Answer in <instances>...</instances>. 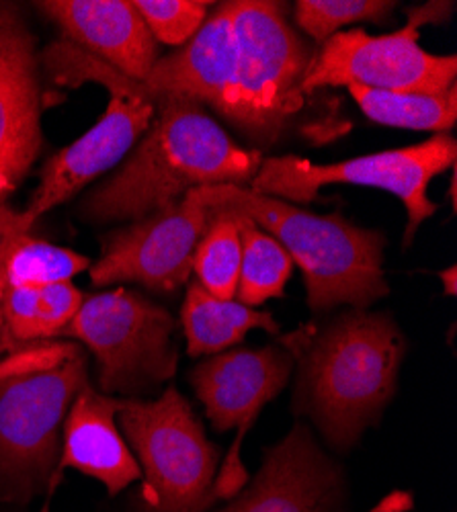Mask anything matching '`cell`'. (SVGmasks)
Instances as JSON below:
<instances>
[{
    "label": "cell",
    "instance_id": "6da1fadb",
    "mask_svg": "<svg viewBox=\"0 0 457 512\" xmlns=\"http://www.w3.org/2000/svg\"><path fill=\"white\" fill-rule=\"evenodd\" d=\"M261 162L259 150L236 144L203 105L162 99L134 154L80 211L89 222H138L195 189L251 185Z\"/></svg>",
    "mask_w": 457,
    "mask_h": 512
},
{
    "label": "cell",
    "instance_id": "7a4b0ae2",
    "mask_svg": "<svg viewBox=\"0 0 457 512\" xmlns=\"http://www.w3.org/2000/svg\"><path fill=\"white\" fill-rule=\"evenodd\" d=\"M404 351L388 314H341L302 355L296 410L314 418L328 443L349 449L396 394Z\"/></svg>",
    "mask_w": 457,
    "mask_h": 512
},
{
    "label": "cell",
    "instance_id": "3957f363",
    "mask_svg": "<svg viewBox=\"0 0 457 512\" xmlns=\"http://www.w3.org/2000/svg\"><path fill=\"white\" fill-rule=\"evenodd\" d=\"M199 193L210 211L244 213L287 250L304 273L308 306L314 312L343 304L365 310L388 295L382 232L355 226L339 213L316 216L248 187L214 185Z\"/></svg>",
    "mask_w": 457,
    "mask_h": 512
},
{
    "label": "cell",
    "instance_id": "277c9868",
    "mask_svg": "<svg viewBox=\"0 0 457 512\" xmlns=\"http://www.w3.org/2000/svg\"><path fill=\"white\" fill-rule=\"evenodd\" d=\"M87 383V355L74 343L33 345L0 363V498L48 490L64 420Z\"/></svg>",
    "mask_w": 457,
    "mask_h": 512
},
{
    "label": "cell",
    "instance_id": "5b68a950",
    "mask_svg": "<svg viewBox=\"0 0 457 512\" xmlns=\"http://www.w3.org/2000/svg\"><path fill=\"white\" fill-rule=\"evenodd\" d=\"M234 37V80L220 115L244 136L271 146L304 107L302 84L314 56L273 0H238Z\"/></svg>",
    "mask_w": 457,
    "mask_h": 512
},
{
    "label": "cell",
    "instance_id": "8992f818",
    "mask_svg": "<svg viewBox=\"0 0 457 512\" xmlns=\"http://www.w3.org/2000/svg\"><path fill=\"white\" fill-rule=\"evenodd\" d=\"M58 78L70 89L82 82H99L109 91L111 101L85 136L60 150L41 168L39 187L23 209L33 222L117 166L148 132L156 115V101L142 82L123 76L82 48L74 46L62 54Z\"/></svg>",
    "mask_w": 457,
    "mask_h": 512
},
{
    "label": "cell",
    "instance_id": "52a82bcc",
    "mask_svg": "<svg viewBox=\"0 0 457 512\" xmlns=\"http://www.w3.org/2000/svg\"><path fill=\"white\" fill-rule=\"evenodd\" d=\"M121 431L144 472V502L152 512H203L216 500L218 447L205 437L189 402L169 388L158 400H121Z\"/></svg>",
    "mask_w": 457,
    "mask_h": 512
},
{
    "label": "cell",
    "instance_id": "ba28073f",
    "mask_svg": "<svg viewBox=\"0 0 457 512\" xmlns=\"http://www.w3.org/2000/svg\"><path fill=\"white\" fill-rule=\"evenodd\" d=\"M455 158L457 142L449 134L332 164H314L298 156L263 158L248 189L296 203L318 199V191L326 185H359L388 191L406 207L404 246H410L419 226L437 211V205L429 199L431 181L451 170Z\"/></svg>",
    "mask_w": 457,
    "mask_h": 512
},
{
    "label": "cell",
    "instance_id": "9c48e42d",
    "mask_svg": "<svg viewBox=\"0 0 457 512\" xmlns=\"http://www.w3.org/2000/svg\"><path fill=\"white\" fill-rule=\"evenodd\" d=\"M173 334L169 312L136 291L117 287L85 297L62 336L95 355L105 396H140L175 375Z\"/></svg>",
    "mask_w": 457,
    "mask_h": 512
},
{
    "label": "cell",
    "instance_id": "30bf717a",
    "mask_svg": "<svg viewBox=\"0 0 457 512\" xmlns=\"http://www.w3.org/2000/svg\"><path fill=\"white\" fill-rule=\"evenodd\" d=\"M365 87L388 93L439 95L457 84V58L435 56L419 46V29L388 35L365 29L328 37L306 72L304 95L326 87Z\"/></svg>",
    "mask_w": 457,
    "mask_h": 512
},
{
    "label": "cell",
    "instance_id": "8fae6325",
    "mask_svg": "<svg viewBox=\"0 0 457 512\" xmlns=\"http://www.w3.org/2000/svg\"><path fill=\"white\" fill-rule=\"evenodd\" d=\"M292 367L294 357L287 349L261 347L218 353L191 371V386L216 431H238L216 474V498H234L246 486L242 441L253 429L261 408L285 388Z\"/></svg>",
    "mask_w": 457,
    "mask_h": 512
},
{
    "label": "cell",
    "instance_id": "7c38bea8",
    "mask_svg": "<svg viewBox=\"0 0 457 512\" xmlns=\"http://www.w3.org/2000/svg\"><path fill=\"white\" fill-rule=\"evenodd\" d=\"M210 220L199 189L187 193L175 205L111 232L101 261L89 269L91 281L99 287L140 283L160 293L177 291L193 273V252Z\"/></svg>",
    "mask_w": 457,
    "mask_h": 512
},
{
    "label": "cell",
    "instance_id": "4fadbf2b",
    "mask_svg": "<svg viewBox=\"0 0 457 512\" xmlns=\"http://www.w3.org/2000/svg\"><path fill=\"white\" fill-rule=\"evenodd\" d=\"M41 142L35 35L15 5L0 3V207L29 175Z\"/></svg>",
    "mask_w": 457,
    "mask_h": 512
},
{
    "label": "cell",
    "instance_id": "5bb4252c",
    "mask_svg": "<svg viewBox=\"0 0 457 512\" xmlns=\"http://www.w3.org/2000/svg\"><path fill=\"white\" fill-rule=\"evenodd\" d=\"M343 496L339 465L298 422L267 451L257 478L220 512H339Z\"/></svg>",
    "mask_w": 457,
    "mask_h": 512
},
{
    "label": "cell",
    "instance_id": "9a60e30c",
    "mask_svg": "<svg viewBox=\"0 0 457 512\" xmlns=\"http://www.w3.org/2000/svg\"><path fill=\"white\" fill-rule=\"evenodd\" d=\"M236 3L220 5L179 52L158 58L142 87L158 103L187 99L218 113L228 97L236 68Z\"/></svg>",
    "mask_w": 457,
    "mask_h": 512
},
{
    "label": "cell",
    "instance_id": "2e32d148",
    "mask_svg": "<svg viewBox=\"0 0 457 512\" xmlns=\"http://www.w3.org/2000/svg\"><path fill=\"white\" fill-rule=\"evenodd\" d=\"M66 39L132 80L144 82L158 62L146 21L128 0H50L37 3Z\"/></svg>",
    "mask_w": 457,
    "mask_h": 512
},
{
    "label": "cell",
    "instance_id": "e0dca14e",
    "mask_svg": "<svg viewBox=\"0 0 457 512\" xmlns=\"http://www.w3.org/2000/svg\"><path fill=\"white\" fill-rule=\"evenodd\" d=\"M121 400L99 394L89 383L74 398L62 431V451L50 480L52 496L66 467L99 480L109 496H117L132 482L142 480V469L128 443L117 431L115 416Z\"/></svg>",
    "mask_w": 457,
    "mask_h": 512
},
{
    "label": "cell",
    "instance_id": "ac0fdd59",
    "mask_svg": "<svg viewBox=\"0 0 457 512\" xmlns=\"http://www.w3.org/2000/svg\"><path fill=\"white\" fill-rule=\"evenodd\" d=\"M181 320L191 357L218 355L240 343L248 330L255 328L281 336V328L271 312H259L234 300H220L197 281L187 287Z\"/></svg>",
    "mask_w": 457,
    "mask_h": 512
},
{
    "label": "cell",
    "instance_id": "d6986e66",
    "mask_svg": "<svg viewBox=\"0 0 457 512\" xmlns=\"http://www.w3.org/2000/svg\"><path fill=\"white\" fill-rule=\"evenodd\" d=\"M82 302H85V295L72 281L5 289L3 316L15 351L19 353L62 336Z\"/></svg>",
    "mask_w": 457,
    "mask_h": 512
},
{
    "label": "cell",
    "instance_id": "ffe728a7",
    "mask_svg": "<svg viewBox=\"0 0 457 512\" xmlns=\"http://www.w3.org/2000/svg\"><path fill=\"white\" fill-rule=\"evenodd\" d=\"M220 211L232 213L242 246L240 277L236 289L238 302L248 308H257L273 300V297H283L285 285L294 271L292 256L271 234L261 230L244 213L232 209Z\"/></svg>",
    "mask_w": 457,
    "mask_h": 512
},
{
    "label": "cell",
    "instance_id": "44dd1931",
    "mask_svg": "<svg viewBox=\"0 0 457 512\" xmlns=\"http://www.w3.org/2000/svg\"><path fill=\"white\" fill-rule=\"evenodd\" d=\"M91 269V261L70 248L50 244L29 234L0 240V287H41L72 281Z\"/></svg>",
    "mask_w": 457,
    "mask_h": 512
},
{
    "label": "cell",
    "instance_id": "7402d4cb",
    "mask_svg": "<svg viewBox=\"0 0 457 512\" xmlns=\"http://www.w3.org/2000/svg\"><path fill=\"white\" fill-rule=\"evenodd\" d=\"M359 109L380 125L445 134L455 125L457 84L439 95L388 93L365 87H347Z\"/></svg>",
    "mask_w": 457,
    "mask_h": 512
},
{
    "label": "cell",
    "instance_id": "603a6c76",
    "mask_svg": "<svg viewBox=\"0 0 457 512\" xmlns=\"http://www.w3.org/2000/svg\"><path fill=\"white\" fill-rule=\"evenodd\" d=\"M242 246L232 213L214 211L193 252L197 283L220 300H234L240 277Z\"/></svg>",
    "mask_w": 457,
    "mask_h": 512
},
{
    "label": "cell",
    "instance_id": "cb8c5ba5",
    "mask_svg": "<svg viewBox=\"0 0 457 512\" xmlns=\"http://www.w3.org/2000/svg\"><path fill=\"white\" fill-rule=\"evenodd\" d=\"M396 3L386 0H300L296 3V23L316 44L339 33L341 27L361 21H384Z\"/></svg>",
    "mask_w": 457,
    "mask_h": 512
},
{
    "label": "cell",
    "instance_id": "d4e9b609",
    "mask_svg": "<svg viewBox=\"0 0 457 512\" xmlns=\"http://www.w3.org/2000/svg\"><path fill=\"white\" fill-rule=\"evenodd\" d=\"M134 5L152 37L166 46H185L214 7L199 0H136Z\"/></svg>",
    "mask_w": 457,
    "mask_h": 512
},
{
    "label": "cell",
    "instance_id": "484cf974",
    "mask_svg": "<svg viewBox=\"0 0 457 512\" xmlns=\"http://www.w3.org/2000/svg\"><path fill=\"white\" fill-rule=\"evenodd\" d=\"M455 11V3H429L423 7H412L406 11L408 17V27L419 29L425 23H435V25H443L449 21V17Z\"/></svg>",
    "mask_w": 457,
    "mask_h": 512
},
{
    "label": "cell",
    "instance_id": "4316f807",
    "mask_svg": "<svg viewBox=\"0 0 457 512\" xmlns=\"http://www.w3.org/2000/svg\"><path fill=\"white\" fill-rule=\"evenodd\" d=\"M33 224L35 222L27 216L25 211H17L9 205L0 207V240L13 234H29Z\"/></svg>",
    "mask_w": 457,
    "mask_h": 512
},
{
    "label": "cell",
    "instance_id": "83f0119b",
    "mask_svg": "<svg viewBox=\"0 0 457 512\" xmlns=\"http://www.w3.org/2000/svg\"><path fill=\"white\" fill-rule=\"evenodd\" d=\"M0 353H17L11 338H9V332H7V326H5V316H3V287H0Z\"/></svg>",
    "mask_w": 457,
    "mask_h": 512
},
{
    "label": "cell",
    "instance_id": "f1b7e54d",
    "mask_svg": "<svg viewBox=\"0 0 457 512\" xmlns=\"http://www.w3.org/2000/svg\"><path fill=\"white\" fill-rule=\"evenodd\" d=\"M455 275H457L455 267H449V269H445V271H441V273H439V277H441V281H443V287H445V293H447V295H455Z\"/></svg>",
    "mask_w": 457,
    "mask_h": 512
},
{
    "label": "cell",
    "instance_id": "f546056e",
    "mask_svg": "<svg viewBox=\"0 0 457 512\" xmlns=\"http://www.w3.org/2000/svg\"><path fill=\"white\" fill-rule=\"evenodd\" d=\"M449 197H451V207L455 209V166H451V187H449Z\"/></svg>",
    "mask_w": 457,
    "mask_h": 512
}]
</instances>
